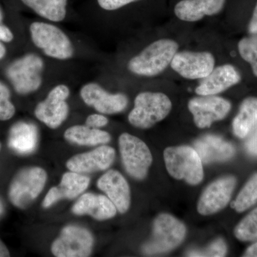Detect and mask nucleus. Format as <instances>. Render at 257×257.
<instances>
[{
  "mask_svg": "<svg viewBox=\"0 0 257 257\" xmlns=\"http://www.w3.org/2000/svg\"><path fill=\"white\" fill-rule=\"evenodd\" d=\"M10 89L0 82V121H7L13 118L15 114L14 104L10 101Z\"/></svg>",
  "mask_w": 257,
  "mask_h": 257,
  "instance_id": "nucleus-30",
  "label": "nucleus"
},
{
  "mask_svg": "<svg viewBox=\"0 0 257 257\" xmlns=\"http://www.w3.org/2000/svg\"><path fill=\"white\" fill-rule=\"evenodd\" d=\"M42 18L50 21H62L67 15V0H22Z\"/></svg>",
  "mask_w": 257,
  "mask_h": 257,
  "instance_id": "nucleus-25",
  "label": "nucleus"
},
{
  "mask_svg": "<svg viewBox=\"0 0 257 257\" xmlns=\"http://www.w3.org/2000/svg\"><path fill=\"white\" fill-rule=\"evenodd\" d=\"M5 211V207L4 204H3V202H2L1 199H0V217L3 215Z\"/></svg>",
  "mask_w": 257,
  "mask_h": 257,
  "instance_id": "nucleus-39",
  "label": "nucleus"
},
{
  "mask_svg": "<svg viewBox=\"0 0 257 257\" xmlns=\"http://www.w3.org/2000/svg\"><path fill=\"white\" fill-rule=\"evenodd\" d=\"M252 132L251 136L245 143V148L250 155L257 157V126Z\"/></svg>",
  "mask_w": 257,
  "mask_h": 257,
  "instance_id": "nucleus-33",
  "label": "nucleus"
},
{
  "mask_svg": "<svg viewBox=\"0 0 257 257\" xmlns=\"http://www.w3.org/2000/svg\"><path fill=\"white\" fill-rule=\"evenodd\" d=\"M138 1L140 0H97L99 6L102 9L108 10V11L118 10L130 3Z\"/></svg>",
  "mask_w": 257,
  "mask_h": 257,
  "instance_id": "nucleus-31",
  "label": "nucleus"
},
{
  "mask_svg": "<svg viewBox=\"0 0 257 257\" xmlns=\"http://www.w3.org/2000/svg\"><path fill=\"white\" fill-rule=\"evenodd\" d=\"M14 39L13 32L8 27L0 24V41L10 42Z\"/></svg>",
  "mask_w": 257,
  "mask_h": 257,
  "instance_id": "nucleus-34",
  "label": "nucleus"
},
{
  "mask_svg": "<svg viewBox=\"0 0 257 257\" xmlns=\"http://www.w3.org/2000/svg\"><path fill=\"white\" fill-rule=\"evenodd\" d=\"M196 126L200 128L210 127L215 121L226 117L231 110V103L215 95L193 98L188 103Z\"/></svg>",
  "mask_w": 257,
  "mask_h": 257,
  "instance_id": "nucleus-11",
  "label": "nucleus"
},
{
  "mask_svg": "<svg viewBox=\"0 0 257 257\" xmlns=\"http://www.w3.org/2000/svg\"><path fill=\"white\" fill-rule=\"evenodd\" d=\"M30 31L35 46L48 57L65 60L73 56V45L69 37L55 25L35 22L30 25Z\"/></svg>",
  "mask_w": 257,
  "mask_h": 257,
  "instance_id": "nucleus-6",
  "label": "nucleus"
},
{
  "mask_svg": "<svg viewBox=\"0 0 257 257\" xmlns=\"http://www.w3.org/2000/svg\"><path fill=\"white\" fill-rule=\"evenodd\" d=\"M119 147L125 170L134 179L143 180L152 163L149 147L143 140L128 133L120 135Z\"/></svg>",
  "mask_w": 257,
  "mask_h": 257,
  "instance_id": "nucleus-8",
  "label": "nucleus"
},
{
  "mask_svg": "<svg viewBox=\"0 0 257 257\" xmlns=\"http://www.w3.org/2000/svg\"><path fill=\"white\" fill-rule=\"evenodd\" d=\"M257 126V98L248 97L240 106L233 120V133L240 139L246 138Z\"/></svg>",
  "mask_w": 257,
  "mask_h": 257,
  "instance_id": "nucleus-24",
  "label": "nucleus"
},
{
  "mask_svg": "<svg viewBox=\"0 0 257 257\" xmlns=\"http://www.w3.org/2000/svg\"><path fill=\"white\" fill-rule=\"evenodd\" d=\"M116 207L107 197L101 194L85 193L72 207L76 215H89L96 220L111 219L116 215Z\"/></svg>",
  "mask_w": 257,
  "mask_h": 257,
  "instance_id": "nucleus-19",
  "label": "nucleus"
},
{
  "mask_svg": "<svg viewBox=\"0 0 257 257\" xmlns=\"http://www.w3.org/2000/svg\"><path fill=\"white\" fill-rule=\"evenodd\" d=\"M167 172L173 178L197 185L204 178L202 162L197 152L188 146L167 147L164 152Z\"/></svg>",
  "mask_w": 257,
  "mask_h": 257,
  "instance_id": "nucleus-3",
  "label": "nucleus"
},
{
  "mask_svg": "<svg viewBox=\"0 0 257 257\" xmlns=\"http://www.w3.org/2000/svg\"><path fill=\"white\" fill-rule=\"evenodd\" d=\"M82 100L101 114H117L124 111L128 104L124 94H110L96 83H88L80 90Z\"/></svg>",
  "mask_w": 257,
  "mask_h": 257,
  "instance_id": "nucleus-14",
  "label": "nucleus"
},
{
  "mask_svg": "<svg viewBox=\"0 0 257 257\" xmlns=\"http://www.w3.org/2000/svg\"><path fill=\"white\" fill-rule=\"evenodd\" d=\"M187 234L185 225L175 216L161 214L153 223L151 238L143 246L146 255L163 254L179 246Z\"/></svg>",
  "mask_w": 257,
  "mask_h": 257,
  "instance_id": "nucleus-2",
  "label": "nucleus"
},
{
  "mask_svg": "<svg viewBox=\"0 0 257 257\" xmlns=\"http://www.w3.org/2000/svg\"><path fill=\"white\" fill-rule=\"evenodd\" d=\"M194 145L203 163L225 162L231 160L235 155L234 147L231 143L214 135L203 137Z\"/></svg>",
  "mask_w": 257,
  "mask_h": 257,
  "instance_id": "nucleus-20",
  "label": "nucleus"
},
{
  "mask_svg": "<svg viewBox=\"0 0 257 257\" xmlns=\"http://www.w3.org/2000/svg\"><path fill=\"white\" fill-rule=\"evenodd\" d=\"M226 0H182L176 5L175 14L182 21L194 23L204 16L220 13Z\"/></svg>",
  "mask_w": 257,
  "mask_h": 257,
  "instance_id": "nucleus-21",
  "label": "nucleus"
},
{
  "mask_svg": "<svg viewBox=\"0 0 257 257\" xmlns=\"http://www.w3.org/2000/svg\"><path fill=\"white\" fill-rule=\"evenodd\" d=\"M234 234L236 239L243 242L257 241V207L236 225Z\"/></svg>",
  "mask_w": 257,
  "mask_h": 257,
  "instance_id": "nucleus-27",
  "label": "nucleus"
},
{
  "mask_svg": "<svg viewBox=\"0 0 257 257\" xmlns=\"http://www.w3.org/2000/svg\"><path fill=\"white\" fill-rule=\"evenodd\" d=\"M239 55L251 64L253 73L257 77V36L245 37L238 44Z\"/></svg>",
  "mask_w": 257,
  "mask_h": 257,
  "instance_id": "nucleus-28",
  "label": "nucleus"
},
{
  "mask_svg": "<svg viewBox=\"0 0 257 257\" xmlns=\"http://www.w3.org/2000/svg\"><path fill=\"white\" fill-rule=\"evenodd\" d=\"M226 253L227 245L224 239L219 238L204 249L191 250L187 253V256L221 257L226 256Z\"/></svg>",
  "mask_w": 257,
  "mask_h": 257,
  "instance_id": "nucleus-29",
  "label": "nucleus"
},
{
  "mask_svg": "<svg viewBox=\"0 0 257 257\" xmlns=\"http://www.w3.org/2000/svg\"><path fill=\"white\" fill-rule=\"evenodd\" d=\"M10 253L8 247L5 246L4 243L0 239V257H9Z\"/></svg>",
  "mask_w": 257,
  "mask_h": 257,
  "instance_id": "nucleus-37",
  "label": "nucleus"
},
{
  "mask_svg": "<svg viewBox=\"0 0 257 257\" xmlns=\"http://www.w3.org/2000/svg\"><path fill=\"white\" fill-rule=\"evenodd\" d=\"M90 179L83 174L66 172L60 184L52 187L42 202L44 208H49L62 199H73L82 194L89 187Z\"/></svg>",
  "mask_w": 257,
  "mask_h": 257,
  "instance_id": "nucleus-17",
  "label": "nucleus"
},
{
  "mask_svg": "<svg viewBox=\"0 0 257 257\" xmlns=\"http://www.w3.org/2000/svg\"><path fill=\"white\" fill-rule=\"evenodd\" d=\"M3 12H2L1 9H0V23H1L2 21H3Z\"/></svg>",
  "mask_w": 257,
  "mask_h": 257,
  "instance_id": "nucleus-40",
  "label": "nucleus"
},
{
  "mask_svg": "<svg viewBox=\"0 0 257 257\" xmlns=\"http://www.w3.org/2000/svg\"><path fill=\"white\" fill-rule=\"evenodd\" d=\"M109 120L102 114H94L89 115L85 121L86 126L89 127L99 128L106 126Z\"/></svg>",
  "mask_w": 257,
  "mask_h": 257,
  "instance_id": "nucleus-32",
  "label": "nucleus"
},
{
  "mask_svg": "<svg viewBox=\"0 0 257 257\" xmlns=\"http://www.w3.org/2000/svg\"><path fill=\"white\" fill-rule=\"evenodd\" d=\"M243 256L246 257H257V241H255L253 244L248 246L247 249L246 250Z\"/></svg>",
  "mask_w": 257,
  "mask_h": 257,
  "instance_id": "nucleus-36",
  "label": "nucleus"
},
{
  "mask_svg": "<svg viewBox=\"0 0 257 257\" xmlns=\"http://www.w3.org/2000/svg\"><path fill=\"white\" fill-rule=\"evenodd\" d=\"M1 148H2V145H1V143H0V150H1Z\"/></svg>",
  "mask_w": 257,
  "mask_h": 257,
  "instance_id": "nucleus-41",
  "label": "nucleus"
},
{
  "mask_svg": "<svg viewBox=\"0 0 257 257\" xmlns=\"http://www.w3.org/2000/svg\"><path fill=\"white\" fill-rule=\"evenodd\" d=\"M64 136L69 143L81 146L105 145L111 140L109 133L99 128L89 127L86 125L71 126L66 130Z\"/></svg>",
  "mask_w": 257,
  "mask_h": 257,
  "instance_id": "nucleus-23",
  "label": "nucleus"
},
{
  "mask_svg": "<svg viewBox=\"0 0 257 257\" xmlns=\"http://www.w3.org/2000/svg\"><path fill=\"white\" fill-rule=\"evenodd\" d=\"M178 49L179 45L175 40H157L130 60L128 70L137 75L145 77L158 75L171 64Z\"/></svg>",
  "mask_w": 257,
  "mask_h": 257,
  "instance_id": "nucleus-1",
  "label": "nucleus"
},
{
  "mask_svg": "<svg viewBox=\"0 0 257 257\" xmlns=\"http://www.w3.org/2000/svg\"><path fill=\"white\" fill-rule=\"evenodd\" d=\"M257 204V174L251 177L240 191L231 207L236 212L242 213Z\"/></svg>",
  "mask_w": 257,
  "mask_h": 257,
  "instance_id": "nucleus-26",
  "label": "nucleus"
},
{
  "mask_svg": "<svg viewBox=\"0 0 257 257\" xmlns=\"http://www.w3.org/2000/svg\"><path fill=\"white\" fill-rule=\"evenodd\" d=\"M236 184L234 176L221 177L209 184L199 198L198 212L208 216L222 210L229 204Z\"/></svg>",
  "mask_w": 257,
  "mask_h": 257,
  "instance_id": "nucleus-13",
  "label": "nucleus"
},
{
  "mask_svg": "<svg viewBox=\"0 0 257 257\" xmlns=\"http://www.w3.org/2000/svg\"><path fill=\"white\" fill-rule=\"evenodd\" d=\"M5 55H6V48L3 44L0 42V60L4 58Z\"/></svg>",
  "mask_w": 257,
  "mask_h": 257,
  "instance_id": "nucleus-38",
  "label": "nucleus"
},
{
  "mask_svg": "<svg viewBox=\"0 0 257 257\" xmlns=\"http://www.w3.org/2000/svg\"><path fill=\"white\" fill-rule=\"evenodd\" d=\"M215 59L209 52L190 51L177 52L171 67L179 75L187 79H204L212 72Z\"/></svg>",
  "mask_w": 257,
  "mask_h": 257,
  "instance_id": "nucleus-12",
  "label": "nucleus"
},
{
  "mask_svg": "<svg viewBox=\"0 0 257 257\" xmlns=\"http://www.w3.org/2000/svg\"><path fill=\"white\" fill-rule=\"evenodd\" d=\"M69 89L64 84L52 89L45 100L39 103L35 108L37 119L51 128H57L65 121L69 114L67 102Z\"/></svg>",
  "mask_w": 257,
  "mask_h": 257,
  "instance_id": "nucleus-10",
  "label": "nucleus"
},
{
  "mask_svg": "<svg viewBox=\"0 0 257 257\" xmlns=\"http://www.w3.org/2000/svg\"><path fill=\"white\" fill-rule=\"evenodd\" d=\"M38 140V130L35 124L19 121L10 128L8 146L20 155H29L37 148Z\"/></svg>",
  "mask_w": 257,
  "mask_h": 257,
  "instance_id": "nucleus-22",
  "label": "nucleus"
},
{
  "mask_svg": "<svg viewBox=\"0 0 257 257\" xmlns=\"http://www.w3.org/2000/svg\"><path fill=\"white\" fill-rule=\"evenodd\" d=\"M44 62L35 54H28L15 60L6 69V75L20 94L35 92L41 86Z\"/></svg>",
  "mask_w": 257,
  "mask_h": 257,
  "instance_id": "nucleus-7",
  "label": "nucleus"
},
{
  "mask_svg": "<svg viewBox=\"0 0 257 257\" xmlns=\"http://www.w3.org/2000/svg\"><path fill=\"white\" fill-rule=\"evenodd\" d=\"M116 152L112 147L100 146L92 151L79 154L67 161L69 171L79 174H89L107 170L115 160Z\"/></svg>",
  "mask_w": 257,
  "mask_h": 257,
  "instance_id": "nucleus-15",
  "label": "nucleus"
},
{
  "mask_svg": "<svg viewBox=\"0 0 257 257\" xmlns=\"http://www.w3.org/2000/svg\"><path fill=\"white\" fill-rule=\"evenodd\" d=\"M97 187L104 192L121 214L130 209L131 194L128 182L118 171L109 170L97 181Z\"/></svg>",
  "mask_w": 257,
  "mask_h": 257,
  "instance_id": "nucleus-16",
  "label": "nucleus"
},
{
  "mask_svg": "<svg viewBox=\"0 0 257 257\" xmlns=\"http://www.w3.org/2000/svg\"><path fill=\"white\" fill-rule=\"evenodd\" d=\"M94 239L85 228L66 226L52 245V252L57 257H87L92 253Z\"/></svg>",
  "mask_w": 257,
  "mask_h": 257,
  "instance_id": "nucleus-9",
  "label": "nucleus"
},
{
  "mask_svg": "<svg viewBox=\"0 0 257 257\" xmlns=\"http://www.w3.org/2000/svg\"><path fill=\"white\" fill-rule=\"evenodd\" d=\"M248 30L251 35L257 36V4L253 10L252 18L248 25Z\"/></svg>",
  "mask_w": 257,
  "mask_h": 257,
  "instance_id": "nucleus-35",
  "label": "nucleus"
},
{
  "mask_svg": "<svg viewBox=\"0 0 257 257\" xmlns=\"http://www.w3.org/2000/svg\"><path fill=\"white\" fill-rule=\"evenodd\" d=\"M240 80L241 75L237 69L231 64H224L214 68L203 79L195 92L200 96L216 95L238 84Z\"/></svg>",
  "mask_w": 257,
  "mask_h": 257,
  "instance_id": "nucleus-18",
  "label": "nucleus"
},
{
  "mask_svg": "<svg viewBox=\"0 0 257 257\" xmlns=\"http://www.w3.org/2000/svg\"><path fill=\"white\" fill-rule=\"evenodd\" d=\"M47 179V172L38 167L22 169L10 184L8 197L19 209H26L41 194Z\"/></svg>",
  "mask_w": 257,
  "mask_h": 257,
  "instance_id": "nucleus-5",
  "label": "nucleus"
},
{
  "mask_svg": "<svg viewBox=\"0 0 257 257\" xmlns=\"http://www.w3.org/2000/svg\"><path fill=\"white\" fill-rule=\"evenodd\" d=\"M172 107V101L164 93L142 92L135 98V106L128 116V121L137 128H151L165 119Z\"/></svg>",
  "mask_w": 257,
  "mask_h": 257,
  "instance_id": "nucleus-4",
  "label": "nucleus"
}]
</instances>
